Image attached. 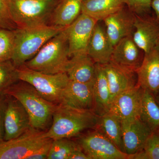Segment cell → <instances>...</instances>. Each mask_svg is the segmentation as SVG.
Segmentation results:
<instances>
[{"label":"cell","mask_w":159,"mask_h":159,"mask_svg":"<svg viewBox=\"0 0 159 159\" xmlns=\"http://www.w3.org/2000/svg\"><path fill=\"white\" fill-rule=\"evenodd\" d=\"M93 84L70 80L60 105L78 110L93 112Z\"/></svg>","instance_id":"9a60e30c"},{"label":"cell","mask_w":159,"mask_h":159,"mask_svg":"<svg viewBox=\"0 0 159 159\" xmlns=\"http://www.w3.org/2000/svg\"><path fill=\"white\" fill-rule=\"evenodd\" d=\"M6 95L4 141L15 139L31 128L30 117L23 106L14 97Z\"/></svg>","instance_id":"30bf717a"},{"label":"cell","mask_w":159,"mask_h":159,"mask_svg":"<svg viewBox=\"0 0 159 159\" xmlns=\"http://www.w3.org/2000/svg\"><path fill=\"white\" fill-rule=\"evenodd\" d=\"M93 92L94 112L99 116L108 113L111 105L110 92L102 65L98 63H96Z\"/></svg>","instance_id":"44dd1931"},{"label":"cell","mask_w":159,"mask_h":159,"mask_svg":"<svg viewBox=\"0 0 159 159\" xmlns=\"http://www.w3.org/2000/svg\"><path fill=\"white\" fill-rule=\"evenodd\" d=\"M19 80L17 68L11 60L0 61V94Z\"/></svg>","instance_id":"4316f807"},{"label":"cell","mask_w":159,"mask_h":159,"mask_svg":"<svg viewBox=\"0 0 159 159\" xmlns=\"http://www.w3.org/2000/svg\"><path fill=\"white\" fill-rule=\"evenodd\" d=\"M3 94L14 97L21 103L29 114L31 128L44 131L48 126L57 105L45 99L33 86L20 80Z\"/></svg>","instance_id":"6da1fadb"},{"label":"cell","mask_w":159,"mask_h":159,"mask_svg":"<svg viewBox=\"0 0 159 159\" xmlns=\"http://www.w3.org/2000/svg\"><path fill=\"white\" fill-rule=\"evenodd\" d=\"M125 6L122 0H82L81 13L101 21Z\"/></svg>","instance_id":"603a6c76"},{"label":"cell","mask_w":159,"mask_h":159,"mask_svg":"<svg viewBox=\"0 0 159 159\" xmlns=\"http://www.w3.org/2000/svg\"><path fill=\"white\" fill-rule=\"evenodd\" d=\"M14 30L0 28V61L12 58L15 43Z\"/></svg>","instance_id":"f1b7e54d"},{"label":"cell","mask_w":159,"mask_h":159,"mask_svg":"<svg viewBox=\"0 0 159 159\" xmlns=\"http://www.w3.org/2000/svg\"><path fill=\"white\" fill-rule=\"evenodd\" d=\"M113 48L105 26H102L99 21L97 22L89 42L87 54L96 63L105 64L110 61Z\"/></svg>","instance_id":"d6986e66"},{"label":"cell","mask_w":159,"mask_h":159,"mask_svg":"<svg viewBox=\"0 0 159 159\" xmlns=\"http://www.w3.org/2000/svg\"><path fill=\"white\" fill-rule=\"evenodd\" d=\"M97 21L81 13L77 19L65 29L68 41L70 57L87 53L92 32Z\"/></svg>","instance_id":"9c48e42d"},{"label":"cell","mask_w":159,"mask_h":159,"mask_svg":"<svg viewBox=\"0 0 159 159\" xmlns=\"http://www.w3.org/2000/svg\"><path fill=\"white\" fill-rule=\"evenodd\" d=\"M153 94L157 102L159 105V91L156 92V93H153Z\"/></svg>","instance_id":"d590c367"},{"label":"cell","mask_w":159,"mask_h":159,"mask_svg":"<svg viewBox=\"0 0 159 159\" xmlns=\"http://www.w3.org/2000/svg\"><path fill=\"white\" fill-rule=\"evenodd\" d=\"M142 89L138 85L119 95L112 102L109 113L120 120L139 117Z\"/></svg>","instance_id":"2e32d148"},{"label":"cell","mask_w":159,"mask_h":159,"mask_svg":"<svg viewBox=\"0 0 159 159\" xmlns=\"http://www.w3.org/2000/svg\"><path fill=\"white\" fill-rule=\"evenodd\" d=\"M70 139L53 140L48 159H69L72 152L81 148L77 142Z\"/></svg>","instance_id":"484cf974"},{"label":"cell","mask_w":159,"mask_h":159,"mask_svg":"<svg viewBox=\"0 0 159 159\" xmlns=\"http://www.w3.org/2000/svg\"><path fill=\"white\" fill-rule=\"evenodd\" d=\"M137 85L152 93L159 91V45L145 53L136 72Z\"/></svg>","instance_id":"ac0fdd59"},{"label":"cell","mask_w":159,"mask_h":159,"mask_svg":"<svg viewBox=\"0 0 159 159\" xmlns=\"http://www.w3.org/2000/svg\"><path fill=\"white\" fill-rule=\"evenodd\" d=\"M65 29L47 42L37 54L24 65L44 74L66 73L70 57Z\"/></svg>","instance_id":"3957f363"},{"label":"cell","mask_w":159,"mask_h":159,"mask_svg":"<svg viewBox=\"0 0 159 159\" xmlns=\"http://www.w3.org/2000/svg\"><path fill=\"white\" fill-rule=\"evenodd\" d=\"M136 15L126 6L103 20L107 34L113 47L120 40L132 34Z\"/></svg>","instance_id":"5bb4252c"},{"label":"cell","mask_w":159,"mask_h":159,"mask_svg":"<svg viewBox=\"0 0 159 159\" xmlns=\"http://www.w3.org/2000/svg\"><path fill=\"white\" fill-rule=\"evenodd\" d=\"M151 6L154 11L156 17L159 20V0H151Z\"/></svg>","instance_id":"e575fe53"},{"label":"cell","mask_w":159,"mask_h":159,"mask_svg":"<svg viewBox=\"0 0 159 159\" xmlns=\"http://www.w3.org/2000/svg\"><path fill=\"white\" fill-rule=\"evenodd\" d=\"M59 0H11V17L17 28L49 25Z\"/></svg>","instance_id":"5b68a950"},{"label":"cell","mask_w":159,"mask_h":159,"mask_svg":"<svg viewBox=\"0 0 159 159\" xmlns=\"http://www.w3.org/2000/svg\"><path fill=\"white\" fill-rule=\"evenodd\" d=\"M104 135L119 150L125 153L122 139L121 121L110 113L99 116L95 129Z\"/></svg>","instance_id":"cb8c5ba5"},{"label":"cell","mask_w":159,"mask_h":159,"mask_svg":"<svg viewBox=\"0 0 159 159\" xmlns=\"http://www.w3.org/2000/svg\"><path fill=\"white\" fill-rule=\"evenodd\" d=\"M139 118L152 131L159 130V105L152 93L142 89Z\"/></svg>","instance_id":"d4e9b609"},{"label":"cell","mask_w":159,"mask_h":159,"mask_svg":"<svg viewBox=\"0 0 159 159\" xmlns=\"http://www.w3.org/2000/svg\"><path fill=\"white\" fill-rule=\"evenodd\" d=\"M125 6L136 15L150 14L151 0H122Z\"/></svg>","instance_id":"4dcf8cb0"},{"label":"cell","mask_w":159,"mask_h":159,"mask_svg":"<svg viewBox=\"0 0 159 159\" xmlns=\"http://www.w3.org/2000/svg\"><path fill=\"white\" fill-rule=\"evenodd\" d=\"M52 140L44 131L30 128L17 138L0 143V159H26Z\"/></svg>","instance_id":"52a82bcc"},{"label":"cell","mask_w":159,"mask_h":159,"mask_svg":"<svg viewBox=\"0 0 159 159\" xmlns=\"http://www.w3.org/2000/svg\"><path fill=\"white\" fill-rule=\"evenodd\" d=\"M77 143L89 159H128V155L96 129L80 135Z\"/></svg>","instance_id":"ba28073f"},{"label":"cell","mask_w":159,"mask_h":159,"mask_svg":"<svg viewBox=\"0 0 159 159\" xmlns=\"http://www.w3.org/2000/svg\"><path fill=\"white\" fill-rule=\"evenodd\" d=\"M128 159H159V130L152 132L142 150Z\"/></svg>","instance_id":"83f0119b"},{"label":"cell","mask_w":159,"mask_h":159,"mask_svg":"<svg viewBox=\"0 0 159 159\" xmlns=\"http://www.w3.org/2000/svg\"><path fill=\"white\" fill-rule=\"evenodd\" d=\"M11 0H0V28L14 30L17 27L11 17Z\"/></svg>","instance_id":"f546056e"},{"label":"cell","mask_w":159,"mask_h":159,"mask_svg":"<svg viewBox=\"0 0 159 159\" xmlns=\"http://www.w3.org/2000/svg\"><path fill=\"white\" fill-rule=\"evenodd\" d=\"M66 73L70 80L94 84L96 63L87 53L74 55L70 57Z\"/></svg>","instance_id":"ffe728a7"},{"label":"cell","mask_w":159,"mask_h":159,"mask_svg":"<svg viewBox=\"0 0 159 159\" xmlns=\"http://www.w3.org/2000/svg\"><path fill=\"white\" fill-rule=\"evenodd\" d=\"M134 27L133 38L144 53L159 45V20L155 16L136 15Z\"/></svg>","instance_id":"7c38bea8"},{"label":"cell","mask_w":159,"mask_h":159,"mask_svg":"<svg viewBox=\"0 0 159 159\" xmlns=\"http://www.w3.org/2000/svg\"><path fill=\"white\" fill-rule=\"evenodd\" d=\"M52 141L47 143L39 149L32 152L26 158V159H48V156L51 148Z\"/></svg>","instance_id":"d6a6232c"},{"label":"cell","mask_w":159,"mask_h":159,"mask_svg":"<svg viewBox=\"0 0 159 159\" xmlns=\"http://www.w3.org/2000/svg\"><path fill=\"white\" fill-rule=\"evenodd\" d=\"M81 1H82V0H81Z\"/></svg>","instance_id":"8d00e7d4"},{"label":"cell","mask_w":159,"mask_h":159,"mask_svg":"<svg viewBox=\"0 0 159 159\" xmlns=\"http://www.w3.org/2000/svg\"><path fill=\"white\" fill-rule=\"evenodd\" d=\"M122 139L125 153L128 157L143 148L152 131L139 117L121 121Z\"/></svg>","instance_id":"8fae6325"},{"label":"cell","mask_w":159,"mask_h":159,"mask_svg":"<svg viewBox=\"0 0 159 159\" xmlns=\"http://www.w3.org/2000/svg\"><path fill=\"white\" fill-rule=\"evenodd\" d=\"M17 69L20 80L33 86L48 101L56 105L61 103L65 91L70 81L66 73L44 74L29 69L25 65Z\"/></svg>","instance_id":"8992f818"},{"label":"cell","mask_w":159,"mask_h":159,"mask_svg":"<svg viewBox=\"0 0 159 159\" xmlns=\"http://www.w3.org/2000/svg\"><path fill=\"white\" fill-rule=\"evenodd\" d=\"M102 66L108 82L111 104L120 94L137 85L136 72L123 68L111 61Z\"/></svg>","instance_id":"e0dca14e"},{"label":"cell","mask_w":159,"mask_h":159,"mask_svg":"<svg viewBox=\"0 0 159 159\" xmlns=\"http://www.w3.org/2000/svg\"><path fill=\"white\" fill-rule=\"evenodd\" d=\"M69 159H89L81 148H79L72 152Z\"/></svg>","instance_id":"836d02e7"},{"label":"cell","mask_w":159,"mask_h":159,"mask_svg":"<svg viewBox=\"0 0 159 159\" xmlns=\"http://www.w3.org/2000/svg\"><path fill=\"white\" fill-rule=\"evenodd\" d=\"M144 51L137 45L132 34L122 39L114 47L111 62L128 70L136 72L142 65Z\"/></svg>","instance_id":"4fadbf2b"},{"label":"cell","mask_w":159,"mask_h":159,"mask_svg":"<svg viewBox=\"0 0 159 159\" xmlns=\"http://www.w3.org/2000/svg\"><path fill=\"white\" fill-rule=\"evenodd\" d=\"M81 0H59L51 14L49 25L66 28L81 13Z\"/></svg>","instance_id":"7402d4cb"},{"label":"cell","mask_w":159,"mask_h":159,"mask_svg":"<svg viewBox=\"0 0 159 159\" xmlns=\"http://www.w3.org/2000/svg\"><path fill=\"white\" fill-rule=\"evenodd\" d=\"M6 95L0 94V143L4 141L5 117L6 110Z\"/></svg>","instance_id":"1f68e13d"},{"label":"cell","mask_w":159,"mask_h":159,"mask_svg":"<svg viewBox=\"0 0 159 159\" xmlns=\"http://www.w3.org/2000/svg\"><path fill=\"white\" fill-rule=\"evenodd\" d=\"M99 116L92 111H81L57 105L46 137L52 140L71 139L80 136L87 129H94Z\"/></svg>","instance_id":"7a4b0ae2"},{"label":"cell","mask_w":159,"mask_h":159,"mask_svg":"<svg viewBox=\"0 0 159 159\" xmlns=\"http://www.w3.org/2000/svg\"><path fill=\"white\" fill-rule=\"evenodd\" d=\"M65 28L45 25L14 30L15 43L11 60L16 67L24 65L33 58L47 42Z\"/></svg>","instance_id":"277c9868"}]
</instances>
